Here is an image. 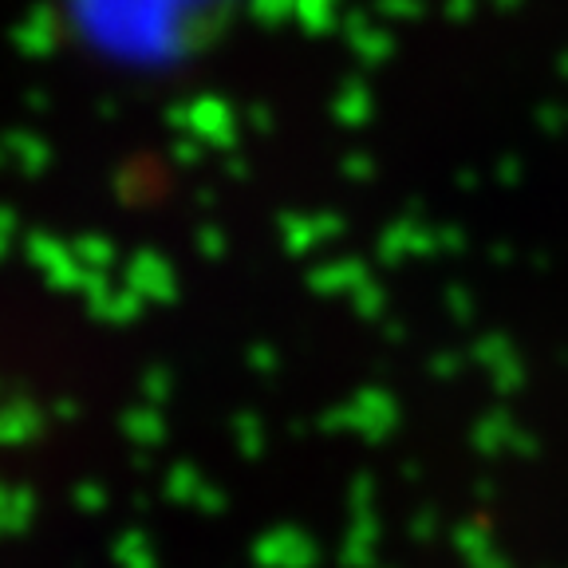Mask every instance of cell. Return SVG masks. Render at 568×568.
Segmentation results:
<instances>
[{
	"instance_id": "6da1fadb",
	"label": "cell",
	"mask_w": 568,
	"mask_h": 568,
	"mask_svg": "<svg viewBox=\"0 0 568 568\" xmlns=\"http://www.w3.org/2000/svg\"><path fill=\"white\" fill-rule=\"evenodd\" d=\"M91 52L134 68H166L205 52L230 28L237 0H63Z\"/></svg>"
}]
</instances>
